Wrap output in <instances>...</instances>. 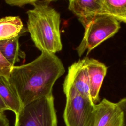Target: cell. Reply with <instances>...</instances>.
Instances as JSON below:
<instances>
[{"label": "cell", "instance_id": "4", "mask_svg": "<svg viewBox=\"0 0 126 126\" xmlns=\"http://www.w3.org/2000/svg\"><path fill=\"white\" fill-rule=\"evenodd\" d=\"M15 123L17 126H57L53 94L23 106Z\"/></svg>", "mask_w": 126, "mask_h": 126}, {"label": "cell", "instance_id": "11", "mask_svg": "<svg viewBox=\"0 0 126 126\" xmlns=\"http://www.w3.org/2000/svg\"><path fill=\"white\" fill-rule=\"evenodd\" d=\"M26 31L19 16H6L0 19V41L20 37Z\"/></svg>", "mask_w": 126, "mask_h": 126}, {"label": "cell", "instance_id": "2", "mask_svg": "<svg viewBox=\"0 0 126 126\" xmlns=\"http://www.w3.org/2000/svg\"><path fill=\"white\" fill-rule=\"evenodd\" d=\"M50 0H39L27 11V30L41 52L55 54L62 50L60 14L49 5Z\"/></svg>", "mask_w": 126, "mask_h": 126}, {"label": "cell", "instance_id": "15", "mask_svg": "<svg viewBox=\"0 0 126 126\" xmlns=\"http://www.w3.org/2000/svg\"><path fill=\"white\" fill-rule=\"evenodd\" d=\"M38 1L37 0H5V2L10 6L22 7L27 4H31L34 6L38 3Z\"/></svg>", "mask_w": 126, "mask_h": 126}, {"label": "cell", "instance_id": "7", "mask_svg": "<svg viewBox=\"0 0 126 126\" xmlns=\"http://www.w3.org/2000/svg\"><path fill=\"white\" fill-rule=\"evenodd\" d=\"M94 126H123L122 112L117 103L103 98L95 104Z\"/></svg>", "mask_w": 126, "mask_h": 126}, {"label": "cell", "instance_id": "10", "mask_svg": "<svg viewBox=\"0 0 126 126\" xmlns=\"http://www.w3.org/2000/svg\"><path fill=\"white\" fill-rule=\"evenodd\" d=\"M0 96L8 110L17 116L23 107L21 100L8 79L0 75Z\"/></svg>", "mask_w": 126, "mask_h": 126}, {"label": "cell", "instance_id": "8", "mask_svg": "<svg viewBox=\"0 0 126 126\" xmlns=\"http://www.w3.org/2000/svg\"><path fill=\"white\" fill-rule=\"evenodd\" d=\"M83 59L89 76L91 98L95 104L100 102L99 92L106 74L107 67L94 59L86 57Z\"/></svg>", "mask_w": 126, "mask_h": 126}, {"label": "cell", "instance_id": "18", "mask_svg": "<svg viewBox=\"0 0 126 126\" xmlns=\"http://www.w3.org/2000/svg\"><path fill=\"white\" fill-rule=\"evenodd\" d=\"M6 110H8V109L0 96V115L3 114L4 112Z\"/></svg>", "mask_w": 126, "mask_h": 126}, {"label": "cell", "instance_id": "5", "mask_svg": "<svg viewBox=\"0 0 126 126\" xmlns=\"http://www.w3.org/2000/svg\"><path fill=\"white\" fill-rule=\"evenodd\" d=\"M64 94L66 105L63 118L66 126H94L95 104L92 99L74 91Z\"/></svg>", "mask_w": 126, "mask_h": 126}, {"label": "cell", "instance_id": "12", "mask_svg": "<svg viewBox=\"0 0 126 126\" xmlns=\"http://www.w3.org/2000/svg\"><path fill=\"white\" fill-rule=\"evenodd\" d=\"M19 37L0 41V52L12 67L26 57L25 52L20 49Z\"/></svg>", "mask_w": 126, "mask_h": 126}, {"label": "cell", "instance_id": "14", "mask_svg": "<svg viewBox=\"0 0 126 126\" xmlns=\"http://www.w3.org/2000/svg\"><path fill=\"white\" fill-rule=\"evenodd\" d=\"M12 68L0 52V75L8 78Z\"/></svg>", "mask_w": 126, "mask_h": 126}, {"label": "cell", "instance_id": "9", "mask_svg": "<svg viewBox=\"0 0 126 126\" xmlns=\"http://www.w3.org/2000/svg\"><path fill=\"white\" fill-rule=\"evenodd\" d=\"M68 9L85 27L96 15L101 14L102 0H70Z\"/></svg>", "mask_w": 126, "mask_h": 126}, {"label": "cell", "instance_id": "6", "mask_svg": "<svg viewBox=\"0 0 126 126\" xmlns=\"http://www.w3.org/2000/svg\"><path fill=\"white\" fill-rule=\"evenodd\" d=\"M63 91L64 94L74 91L91 99L89 76L84 59L79 60L68 67L63 83Z\"/></svg>", "mask_w": 126, "mask_h": 126}, {"label": "cell", "instance_id": "3", "mask_svg": "<svg viewBox=\"0 0 126 126\" xmlns=\"http://www.w3.org/2000/svg\"><path fill=\"white\" fill-rule=\"evenodd\" d=\"M120 24L114 18L106 14H98L84 27L82 41L76 50L79 57L87 51V55L102 42L113 36L120 29Z\"/></svg>", "mask_w": 126, "mask_h": 126}, {"label": "cell", "instance_id": "19", "mask_svg": "<svg viewBox=\"0 0 126 126\" xmlns=\"http://www.w3.org/2000/svg\"><path fill=\"white\" fill-rule=\"evenodd\" d=\"M14 126H17V125H16V123H15V125H14Z\"/></svg>", "mask_w": 126, "mask_h": 126}, {"label": "cell", "instance_id": "1", "mask_svg": "<svg viewBox=\"0 0 126 126\" xmlns=\"http://www.w3.org/2000/svg\"><path fill=\"white\" fill-rule=\"evenodd\" d=\"M64 72L61 60L55 54L41 52L32 62L13 66L8 79L23 107L52 94L55 82Z\"/></svg>", "mask_w": 126, "mask_h": 126}, {"label": "cell", "instance_id": "17", "mask_svg": "<svg viewBox=\"0 0 126 126\" xmlns=\"http://www.w3.org/2000/svg\"><path fill=\"white\" fill-rule=\"evenodd\" d=\"M0 126H9V120L4 114L0 115Z\"/></svg>", "mask_w": 126, "mask_h": 126}, {"label": "cell", "instance_id": "13", "mask_svg": "<svg viewBox=\"0 0 126 126\" xmlns=\"http://www.w3.org/2000/svg\"><path fill=\"white\" fill-rule=\"evenodd\" d=\"M101 14L109 15L119 22L126 23V0H102Z\"/></svg>", "mask_w": 126, "mask_h": 126}, {"label": "cell", "instance_id": "16", "mask_svg": "<svg viewBox=\"0 0 126 126\" xmlns=\"http://www.w3.org/2000/svg\"><path fill=\"white\" fill-rule=\"evenodd\" d=\"M117 103L122 112L123 126H126V97L121 99Z\"/></svg>", "mask_w": 126, "mask_h": 126}]
</instances>
